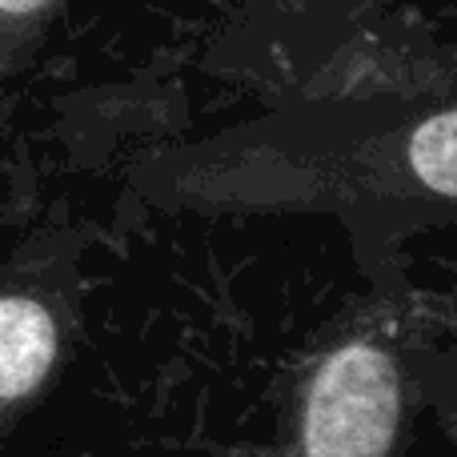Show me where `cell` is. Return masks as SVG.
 Wrapping results in <instances>:
<instances>
[{"label":"cell","instance_id":"1","mask_svg":"<svg viewBox=\"0 0 457 457\" xmlns=\"http://www.w3.org/2000/svg\"><path fill=\"white\" fill-rule=\"evenodd\" d=\"M397 370L381 349L341 345L305 402V457H386L397 434Z\"/></svg>","mask_w":457,"mask_h":457},{"label":"cell","instance_id":"2","mask_svg":"<svg viewBox=\"0 0 457 457\" xmlns=\"http://www.w3.org/2000/svg\"><path fill=\"white\" fill-rule=\"evenodd\" d=\"M56 357L53 317L40 301L4 297L0 305V394L4 402H21L45 381Z\"/></svg>","mask_w":457,"mask_h":457},{"label":"cell","instance_id":"3","mask_svg":"<svg viewBox=\"0 0 457 457\" xmlns=\"http://www.w3.org/2000/svg\"><path fill=\"white\" fill-rule=\"evenodd\" d=\"M410 165L434 193L457 197V109L437 112L413 133L410 141Z\"/></svg>","mask_w":457,"mask_h":457},{"label":"cell","instance_id":"4","mask_svg":"<svg viewBox=\"0 0 457 457\" xmlns=\"http://www.w3.org/2000/svg\"><path fill=\"white\" fill-rule=\"evenodd\" d=\"M0 4H4L8 16H29V12H37L40 4H48V0H0Z\"/></svg>","mask_w":457,"mask_h":457}]
</instances>
